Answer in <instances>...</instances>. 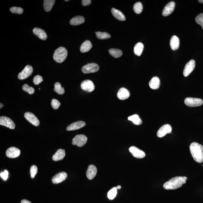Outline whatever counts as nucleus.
Returning a JSON list of instances; mask_svg holds the SVG:
<instances>
[{
  "label": "nucleus",
  "instance_id": "f257e3e1",
  "mask_svg": "<svg viewBox=\"0 0 203 203\" xmlns=\"http://www.w3.org/2000/svg\"><path fill=\"white\" fill-rule=\"evenodd\" d=\"M187 177L185 176H177L170 179L163 185L165 189L175 190L181 187L183 184H186Z\"/></svg>",
  "mask_w": 203,
  "mask_h": 203
},
{
  "label": "nucleus",
  "instance_id": "f03ea898",
  "mask_svg": "<svg viewBox=\"0 0 203 203\" xmlns=\"http://www.w3.org/2000/svg\"><path fill=\"white\" fill-rule=\"evenodd\" d=\"M190 150L192 156L196 162L201 163L203 162V146L196 142L191 143Z\"/></svg>",
  "mask_w": 203,
  "mask_h": 203
},
{
  "label": "nucleus",
  "instance_id": "7ed1b4c3",
  "mask_svg": "<svg viewBox=\"0 0 203 203\" xmlns=\"http://www.w3.org/2000/svg\"><path fill=\"white\" fill-rule=\"evenodd\" d=\"M68 54V51L66 49L65 47H60L55 51L53 58L56 62L60 63L65 61Z\"/></svg>",
  "mask_w": 203,
  "mask_h": 203
},
{
  "label": "nucleus",
  "instance_id": "20e7f679",
  "mask_svg": "<svg viewBox=\"0 0 203 203\" xmlns=\"http://www.w3.org/2000/svg\"><path fill=\"white\" fill-rule=\"evenodd\" d=\"M184 103L189 107H196L202 106L203 103L202 99L197 98L187 97L185 99Z\"/></svg>",
  "mask_w": 203,
  "mask_h": 203
},
{
  "label": "nucleus",
  "instance_id": "39448f33",
  "mask_svg": "<svg viewBox=\"0 0 203 203\" xmlns=\"http://www.w3.org/2000/svg\"><path fill=\"white\" fill-rule=\"evenodd\" d=\"M87 138L83 134H79L76 136L72 140L73 145L77 146L79 147H82L86 143Z\"/></svg>",
  "mask_w": 203,
  "mask_h": 203
},
{
  "label": "nucleus",
  "instance_id": "423d86ee",
  "mask_svg": "<svg viewBox=\"0 0 203 203\" xmlns=\"http://www.w3.org/2000/svg\"><path fill=\"white\" fill-rule=\"evenodd\" d=\"M99 70V66L97 64L92 63L84 65L82 71L84 73L87 74L97 72Z\"/></svg>",
  "mask_w": 203,
  "mask_h": 203
},
{
  "label": "nucleus",
  "instance_id": "0eeeda50",
  "mask_svg": "<svg viewBox=\"0 0 203 203\" xmlns=\"http://www.w3.org/2000/svg\"><path fill=\"white\" fill-rule=\"evenodd\" d=\"M33 72V67L30 65H26L23 71L18 75V78L20 80L26 79L32 75Z\"/></svg>",
  "mask_w": 203,
  "mask_h": 203
},
{
  "label": "nucleus",
  "instance_id": "6e6552de",
  "mask_svg": "<svg viewBox=\"0 0 203 203\" xmlns=\"http://www.w3.org/2000/svg\"><path fill=\"white\" fill-rule=\"evenodd\" d=\"M0 124L12 130L15 129V124L14 122L9 117L5 116L0 117Z\"/></svg>",
  "mask_w": 203,
  "mask_h": 203
},
{
  "label": "nucleus",
  "instance_id": "1a4fd4ad",
  "mask_svg": "<svg viewBox=\"0 0 203 203\" xmlns=\"http://www.w3.org/2000/svg\"><path fill=\"white\" fill-rule=\"evenodd\" d=\"M172 131L171 126L169 124H164L161 127L157 132V135L159 138H163L167 134L170 133Z\"/></svg>",
  "mask_w": 203,
  "mask_h": 203
},
{
  "label": "nucleus",
  "instance_id": "9d476101",
  "mask_svg": "<svg viewBox=\"0 0 203 203\" xmlns=\"http://www.w3.org/2000/svg\"><path fill=\"white\" fill-rule=\"evenodd\" d=\"M196 65V63L194 60H192L186 64L185 67L183 75L184 76L187 77L188 76L190 73L194 71Z\"/></svg>",
  "mask_w": 203,
  "mask_h": 203
},
{
  "label": "nucleus",
  "instance_id": "9b49d317",
  "mask_svg": "<svg viewBox=\"0 0 203 203\" xmlns=\"http://www.w3.org/2000/svg\"><path fill=\"white\" fill-rule=\"evenodd\" d=\"M129 151L133 156L137 159H143L146 156L145 152L136 147L132 146L130 147Z\"/></svg>",
  "mask_w": 203,
  "mask_h": 203
},
{
  "label": "nucleus",
  "instance_id": "f8f14e48",
  "mask_svg": "<svg viewBox=\"0 0 203 203\" xmlns=\"http://www.w3.org/2000/svg\"><path fill=\"white\" fill-rule=\"evenodd\" d=\"M81 89L88 92H93L95 89V85L93 82L89 80H85L81 83Z\"/></svg>",
  "mask_w": 203,
  "mask_h": 203
},
{
  "label": "nucleus",
  "instance_id": "ddd939ff",
  "mask_svg": "<svg viewBox=\"0 0 203 203\" xmlns=\"http://www.w3.org/2000/svg\"><path fill=\"white\" fill-rule=\"evenodd\" d=\"M24 116L25 119L33 125L38 127L40 124V121L33 113L28 112L25 113Z\"/></svg>",
  "mask_w": 203,
  "mask_h": 203
},
{
  "label": "nucleus",
  "instance_id": "4468645a",
  "mask_svg": "<svg viewBox=\"0 0 203 203\" xmlns=\"http://www.w3.org/2000/svg\"><path fill=\"white\" fill-rule=\"evenodd\" d=\"M68 177V174L65 172H63L58 173L52 179V181L54 184H57L64 181Z\"/></svg>",
  "mask_w": 203,
  "mask_h": 203
},
{
  "label": "nucleus",
  "instance_id": "2eb2a0df",
  "mask_svg": "<svg viewBox=\"0 0 203 203\" xmlns=\"http://www.w3.org/2000/svg\"><path fill=\"white\" fill-rule=\"evenodd\" d=\"M20 154V151L16 147H11L7 150L6 152V156L9 158H16L19 156Z\"/></svg>",
  "mask_w": 203,
  "mask_h": 203
},
{
  "label": "nucleus",
  "instance_id": "dca6fc26",
  "mask_svg": "<svg viewBox=\"0 0 203 203\" xmlns=\"http://www.w3.org/2000/svg\"><path fill=\"white\" fill-rule=\"evenodd\" d=\"M175 5V4L174 2L172 1L169 2L165 7L164 9H163L162 12V15L165 17L170 15L174 11Z\"/></svg>",
  "mask_w": 203,
  "mask_h": 203
},
{
  "label": "nucleus",
  "instance_id": "f3484780",
  "mask_svg": "<svg viewBox=\"0 0 203 203\" xmlns=\"http://www.w3.org/2000/svg\"><path fill=\"white\" fill-rule=\"evenodd\" d=\"M86 125V123L84 122L79 121L75 122L68 126L67 130L68 131H74V130L80 129Z\"/></svg>",
  "mask_w": 203,
  "mask_h": 203
},
{
  "label": "nucleus",
  "instance_id": "a211bd4d",
  "mask_svg": "<svg viewBox=\"0 0 203 203\" xmlns=\"http://www.w3.org/2000/svg\"><path fill=\"white\" fill-rule=\"evenodd\" d=\"M97 172V169L95 165H89L86 172L87 178L89 180H92L96 176Z\"/></svg>",
  "mask_w": 203,
  "mask_h": 203
},
{
  "label": "nucleus",
  "instance_id": "6ab92c4d",
  "mask_svg": "<svg viewBox=\"0 0 203 203\" xmlns=\"http://www.w3.org/2000/svg\"><path fill=\"white\" fill-rule=\"evenodd\" d=\"M117 97L120 100H124L129 97L130 93L128 89L124 88H122L119 90L117 94Z\"/></svg>",
  "mask_w": 203,
  "mask_h": 203
},
{
  "label": "nucleus",
  "instance_id": "aec40b11",
  "mask_svg": "<svg viewBox=\"0 0 203 203\" xmlns=\"http://www.w3.org/2000/svg\"><path fill=\"white\" fill-rule=\"evenodd\" d=\"M33 32L35 35L41 40H47V34L43 29L38 28H34L33 29Z\"/></svg>",
  "mask_w": 203,
  "mask_h": 203
},
{
  "label": "nucleus",
  "instance_id": "412c9836",
  "mask_svg": "<svg viewBox=\"0 0 203 203\" xmlns=\"http://www.w3.org/2000/svg\"><path fill=\"white\" fill-rule=\"evenodd\" d=\"M65 155V150L59 149L52 156L53 160L58 161L63 159Z\"/></svg>",
  "mask_w": 203,
  "mask_h": 203
},
{
  "label": "nucleus",
  "instance_id": "4be33fe9",
  "mask_svg": "<svg viewBox=\"0 0 203 203\" xmlns=\"http://www.w3.org/2000/svg\"><path fill=\"white\" fill-rule=\"evenodd\" d=\"M180 40L177 36H172L170 41L171 48L173 50L178 49L180 47Z\"/></svg>",
  "mask_w": 203,
  "mask_h": 203
},
{
  "label": "nucleus",
  "instance_id": "5701e85b",
  "mask_svg": "<svg viewBox=\"0 0 203 203\" xmlns=\"http://www.w3.org/2000/svg\"><path fill=\"white\" fill-rule=\"evenodd\" d=\"M92 47H93V45L89 41H85L81 44L80 47V51L82 53L88 52L92 48Z\"/></svg>",
  "mask_w": 203,
  "mask_h": 203
},
{
  "label": "nucleus",
  "instance_id": "b1692460",
  "mask_svg": "<svg viewBox=\"0 0 203 203\" xmlns=\"http://www.w3.org/2000/svg\"><path fill=\"white\" fill-rule=\"evenodd\" d=\"M111 12L113 16L118 20L120 21L126 20V18L122 12L119 10L116 9L114 8H112L111 9Z\"/></svg>",
  "mask_w": 203,
  "mask_h": 203
},
{
  "label": "nucleus",
  "instance_id": "393cba45",
  "mask_svg": "<svg viewBox=\"0 0 203 203\" xmlns=\"http://www.w3.org/2000/svg\"><path fill=\"white\" fill-rule=\"evenodd\" d=\"M85 22V19L83 17L77 16L71 20L70 21V24L73 26H76L83 23Z\"/></svg>",
  "mask_w": 203,
  "mask_h": 203
},
{
  "label": "nucleus",
  "instance_id": "a878e982",
  "mask_svg": "<svg viewBox=\"0 0 203 203\" xmlns=\"http://www.w3.org/2000/svg\"><path fill=\"white\" fill-rule=\"evenodd\" d=\"M160 80L157 77H154L149 82L150 87L154 89H159L160 85Z\"/></svg>",
  "mask_w": 203,
  "mask_h": 203
},
{
  "label": "nucleus",
  "instance_id": "bb28decb",
  "mask_svg": "<svg viewBox=\"0 0 203 203\" xmlns=\"http://www.w3.org/2000/svg\"><path fill=\"white\" fill-rule=\"evenodd\" d=\"M55 2V0H44V1L43 6L46 12H49L51 11Z\"/></svg>",
  "mask_w": 203,
  "mask_h": 203
},
{
  "label": "nucleus",
  "instance_id": "cd10ccee",
  "mask_svg": "<svg viewBox=\"0 0 203 203\" xmlns=\"http://www.w3.org/2000/svg\"><path fill=\"white\" fill-rule=\"evenodd\" d=\"M143 49V44L142 43H138L134 47V52L136 55L140 56L142 54Z\"/></svg>",
  "mask_w": 203,
  "mask_h": 203
},
{
  "label": "nucleus",
  "instance_id": "c85d7f7f",
  "mask_svg": "<svg viewBox=\"0 0 203 203\" xmlns=\"http://www.w3.org/2000/svg\"><path fill=\"white\" fill-rule=\"evenodd\" d=\"M128 120L132 122L136 125H140L142 124L143 122L138 114H134L128 117Z\"/></svg>",
  "mask_w": 203,
  "mask_h": 203
},
{
  "label": "nucleus",
  "instance_id": "c756f323",
  "mask_svg": "<svg viewBox=\"0 0 203 203\" xmlns=\"http://www.w3.org/2000/svg\"><path fill=\"white\" fill-rule=\"evenodd\" d=\"M109 52L112 56L115 58H119L123 55L122 51L119 49H111L109 50Z\"/></svg>",
  "mask_w": 203,
  "mask_h": 203
},
{
  "label": "nucleus",
  "instance_id": "7c9ffc66",
  "mask_svg": "<svg viewBox=\"0 0 203 203\" xmlns=\"http://www.w3.org/2000/svg\"><path fill=\"white\" fill-rule=\"evenodd\" d=\"M54 90L59 95H63L65 92L64 88L62 87L61 84L58 82L55 84Z\"/></svg>",
  "mask_w": 203,
  "mask_h": 203
},
{
  "label": "nucleus",
  "instance_id": "2f4dec72",
  "mask_svg": "<svg viewBox=\"0 0 203 203\" xmlns=\"http://www.w3.org/2000/svg\"><path fill=\"white\" fill-rule=\"evenodd\" d=\"M96 34L97 38L101 40L110 39L111 37L109 33L106 32L102 33L101 32H96Z\"/></svg>",
  "mask_w": 203,
  "mask_h": 203
},
{
  "label": "nucleus",
  "instance_id": "473e14b6",
  "mask_svg": "<svg viewBox=\"0 0 203 203\" xmlns=\"http://www.w3.org/2000/svg\"><path fill=\"white\" fill-rule=\"evenodd\" d=\"M117 194V189L114 187L111 189L107 194V196L109 199H114Z\"/></svg>",
  "mask_w": 203,
  "mask_h": 203
},
{
  "label": "nucleus",
  "instance_id": "72a5a7b5",
  "mask_svg": "<svg viewBox=\"0 0 203 203\" xmlns=\"http://www.w3.org/2000/svg\"><path fill=\"white\" fill-rule=\"evenodd\" d=\"M133 9L134 12L137 14H140L142 12L143 7L141 2H137L134 5Z\"/></svg>",
  "mask_w": 203,
  "mask_h": 203
},
{
  "label": "nucleus",
  "instance_id": "f704fd0d",
  "mask_svg": "<svg viewBox=\"0 0 203 203\" xmlns=\"http://www.w3.org/2000/svg\"><path fill=\"white\" fill-rule=\"evenodd\" d=\"M22 89L30 95L33 94L35 92V89L33 87L29 86L27 84H25L23 85L22 87Z\"/></svg>",
  "mask_w": 203,
  "mask_h": 203
},
{
  "label": "nucleus",
  "instance_id": "c9c22d12",
  "mask_svg": "<svg viewBox=\"0 0 203 203\" xmlns=\"http://www.w3.org/2000/svg\"><path fill=\"white\" fill-rule=\"evenodd\" d=\"M10 10L12 13L19 14V15H21L23 12V10L22 8L16 7H12L11 8Z\"/></svg>",
  "mask_w": 203,
  "mask_h": 203
},
{
  "label": "nucleus",
  "instance_id": "e433bc0d",
  "mask_svg": "<svg viewBox=\"0 0 203 203\" xmlns=\"http://www.w3.org/2000/svg\"><path fill=\"white\" fill-rule=\"evenodd\" d=\"M38 172V168L36 165H33L30 168V173L32 178H34Z\"/></svg>",
  "mask_w": 203,
  "mask_h": 203
},
{
  "label": "nucleus",
  "instance_id": "4c0bfd02",
  "mask_svg": "<svg viewBox=\"0 0 203 203\" xmlns=\"http://www.w3.org/2000/svg\"><path fill=\"white\" fill-rule=\"evenodd\" d=\"M195 21L198 24L201 25L203 29V13L200 14L196 17Z\"/></svg>",
  "mask_w": 203,
  "mask_h": 203
},
{
  "label": "nucleus",
  "instance_id": "58836bf2",
  "mask_svg": "<svg viewBox=\"0 0 203 203\" xmlns=\"http://www.w3.org/2000/svg\"><path fill=\"white\" fill-rule=\"evenodd\" d=\"M51 106L53 108L57 110L60 106V103L58 100L56 99H53L51 101Z\"/></svg>",
  "mask_w": 203,
  "mask_h": 203
},
{
  "label": "nucleus",
  "instance_id": "ea45409f",
  "mask_svg": "<svg viewBox=\"0 0 203 203\" xmlns=\"http://www.w3.org/2000/svg\"><path fill=\"white\" fill-rule=\"evenodd\" d=\"M43 81L42 77L37 75L35 76L33 79V82L35 85H37L41 83Z\"/></svg>",
  "mask_w": 203,
  "mask_h": 203
},
{
  "label": "nucleus",
  "instance_id": "a19ab883",
  "mask_svg": "<svg viewBox=\"0 0 203 203\" xmlns=\"http://www.w3.org/2000/svg\"><path fill=\"white\" fill-rule=\"evenodd\" d=\"M0 176L4 180H7L8 178V171L5 170L4 172H1L0 174Z\"/></svg>",
  "mask_w": 203,
  "mask_h": 203
},
{
  "label": "nucleus",
  "instance_id": "79ce46f5",
  "mask_svg": "<svg viewBox=\"0 0 203 203\" xmlns=\"http://www.w3.org/2000/svg\"><path fill=\"white\" fill-rule=\"evenodd\" d=\"M82 3L83 6H88L91 4V1L90 0H82Z\"/></svg>",
  "mask_w": 203,
  "mask_h": 203
},
{
  "label": "nucleus",
  "instance_id": "37998d69",
  "mask_svg": "<svg viewBox=\"0 0 203 203\" xmlns=\"http://www.w3.org/2000/svg\"><path fill=\"white\" fill-rule=\"evenodd\" d=\"M21 203H32L30 201H28V200L26 199H23L22 200L21 202Z\"/></svg>",
  "mask_w": 203,
  "mask_h": 203
},
{
  "label": "nucleus",
  "instance_id": "c03bdc74",
  "mask_svg": "<svg viewBox=\"0 0 203 203\" xmlns=\"http://www.w3.org/2000/svg\"><path fill=\"white\" fill-rule=\"evenodd\" d=\"M116 188L117 189H120L121 188V186H117V187H116Z\"/></svg>",
  "mask_w": 203,
  "mask_h": 203
},
{
  "label": "nucleus",
  "instance_id": "a18cd8bd",
  "mask_svg": "<svg viewBox=\"0 0 203 203\" xmlns=\"http://www.w3.org/2000/svg\"><path fill=\"white\" fill-rule=\"evenodd\" d=\"M0 105H1V106H0V107L1 108H0L1 109L3 107L4 105L2 103H1V104H0Z\"/></svg>",
  "mask_w": 203,
  "mask_h": 203
},
{
  "label": "nucleus",
  "instance_id": "49530a36",
  "mask_svg": "<svg viewBox=\"0 0 203 203\" xmlns=\"http://www.w3.org/2000/svg\"><path fill=\"white\" fill-rule=\"evenodd\" d=\"M198 1L199 2L203 4V0H199Z\"/></svg>",
  "mask_w": 203,
  "mask_h": 203
},
{
  "label": "nucleus",
  "instance_id": "de8ad7c7",
  "mask_svg": "<svg viewBox=\"0 0 203 203\" xmlns=\"http://www.w3.org/2000/svg\"></svg>",
  "mask_w": 203,
  "mask_h": 203
}]
</instances>
